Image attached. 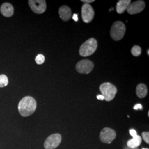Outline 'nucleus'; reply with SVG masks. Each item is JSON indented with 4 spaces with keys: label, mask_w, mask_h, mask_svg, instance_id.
<instances>
[{
    "label": "nucleus",
    "mask_w": 149,
    "mask_h": 149,
    "mask_svg": "<svg viewBox=\"0 0 149 149\" xmlns=\"http://www.w3.org/2000/svg\"><path fill=\"white\" fill-rule=\"evenodd\" d=\"M143 138L144 139L145 143L147 144H149V133L148 132H144L142 133Z\"/></svg>",
    "instance_id": "nucleus-19"
},
{
    "label": "nucleus",
    "mask_w": 149,
    "mask_h": 149,
    "mask_svg": "<svg viewBox=\"0 0 149 149\" xmlns=\"http://www.w3.org/2000/svg\"><path fill=\"white\" fill-rule=\"evenodd\" d=\"M145 7V3L144 1L139 0L131 3L127 8V11L130 15H135L141 12Z\"/></svg>",
    "instance_id": "nucleus-10"
},
{
    "label": "nucleus",
    "mask_w": 149,
    "mask_h": 149,
    "mask_svg": "<svg viewBox=\"0 0 149 149\" xmlns=\"http://www.w3.org/2000/svg\"></svg>",
    "instance_id": "nucleus-26"
},
{
    "label": "nucleus",
    "mask_w": 149,
    "mask_h": 149,
    "mask_svg": "<svg viewBox=\"0 0 149 149\" xmlns=\"http://www.w3.org/2000/svg\"><path fill=\"white\" fill-rule=\"evenodd\" d=\"M149 50H148V52H148V55H149Z\"/></svg>",
    "instance_id": "nucleus-25"
},
{
    "label": "nucleus",
    "mask_w": 149,
    "mask_h": 149,
    "mask_svg": "<svg viewBox=\"0 0 149 149\" xmlns=\"http://www.w3.org/2000/svg\"><path fill=\"white\" fill-rule=\"evenodd\" d=\"M126 31V27L124 23L121 21H116L112 25L110 34L112 39L116 41L122 39Z\"/></svg>",
    "instance_id": "nucleus-4"
},
{
    "label": "nucleus",
    "mask_w": 149,
    "mask_h": 149,
    "mask_svg": "<svg viewBox=\"0 0 149 149\" xmlns=\"http://www.w3.org/2000/svg\"><path fill=\"white\" fill-rule=\"evenodd\" d=\"M142 139L141 138L136 135V136L134 137L133 138L130 140L128 142V146L130 148H136L138 147L139 146L141 143Z\"/></svg>",
    "instance_id": "nucleus-15"
},
{
    "label": "nucleus",
    "mask_w": 149,
    "mask_h": 149,
    "mask_svg": "<svg viewBox=\"0 0 149 149\" xmlns=\"http://www.w3.org/2000/svg\"><path fill=\"white\" fill-rule=\"evenodd\" d=\"M131 53L134 56H139L141 53V49L138 45H135L132 49Z\"/></svg>",
    "instance_id": "nucleus-17"
},
{
    "label": "nucleus",
    "mask_w": 149,
    "mask_h": 149,
    "mask_svg": "<svg viewBox=\"0 0 149 149\" xmlns=\"http://www.w3.org/2000/svg\"><path fill=\"white\" fill-rule=\"evenodd\" d=\"M8 79L5 74H0V87H4L8 85Z\"/></svg>",
    "instance_id": "nucleus-16"
},
{
    "label": "nucleus",
    "mask_w": 149,
    "mask_h": 149,
    "mask_svg": "<svg viewBox=\"0 0 149 149\" xmlns=\"http://www.w3.org/2000/svg\"><path fill=\"white\" fill-rule=\"evenodd\" d=\"M98 43L95 39L92 38L83 43L80 47L79 53L81 56L86 57L92 55L96 52Z\"/></svg>",
    "instance_id": "nucleus-2"
},
{
    "label": "nucleus",
    "mask_w": 149,
    "mask_h": 149,
    "mask_svg": "<svg viewBox=\"0 0 149 149\" xmlns=\"http://www.w3.org/2000/svg\"><path fill=\"white\" fill-rule=\"evenodd\" d=\"M129 133H130V134L133 138L137 135L136 132L134 129H130V130H129Z\"/></svg>",
    "instance_id": "nucleus-20"
},
{
    "label": "nucleus",
    "mask_w": 149,
    "mask_h": 149,
    "mask_svg": "<svg viewBox=\"0 0 149 149\" xmlns=\"http://www.w3.org/2000/svg\"><path fill=\"white\" fill-rule=\"evenodd\" d=\"M97 98L98 100H101V101H103V100H104V97L102 96V95H97Z\"/></svg>",
    "instance_id": "nucleus-23"
},
{
    "label": "nucleus",
    "mask_w": 149,
    "mask_h": 149,
    "mask_svg": "<svg viewBox=\"0 0 149 149\" xmlns=\"http://www.w3.org/2000/svg\"><path fill=\"white\" fill-rule=\"evenodd\" d=\"M28 3L32 11L37 14H42L47 9L46 1L44 0H29Z\"/></svg>",
    "instance_id": "nucleus-8"
},
{
    "label": "nucleus",
    "mask_w": 149,
    "mask_h": 149,
    "mask_svg": "<svg viewBox=\"0 0 149 149\" xmlns=\"http://www.w3.org/2000/svg\"><path fill=\"white\" fill-rule=\"evenodd\" d=\"M100 90L101 92L102 95L107 102L113 100L117 93L116 87L109 82L103 83L100 86Z\"/></svg>",
    "instance_id": "nucleus-3"
},
{
    "label": "nucleus",
    "mask_w": 149,
    "mask_h": 149,
    "mask_svg": "<svg viewBox=\"0 0 149 149\" xmlns=\"http://www.w3.org/2000/svg\"><path fill=\"white\" fill-rule=\"evenodd\" d=\"M94 68V64L89 60H82L76 64V70L83 74H88L90 73Z\"/></svg>",
    "instance_id": "nucleus-7"
},
{
    "label": "nucleus",
    "mask_w": 149,
    "mask_h": 149,
    "mask_svg": "<svg viewBox=\"0 0 149 149\" xmlns=\"http://www.w3.org/2000/svg\"><path fill=\"white\" fill-rule=\"evenodd\" d=\"M36 101L31 96H26L22 98L18 106L19 113L24 117L31 116L36 111Z\"/></svg>",
    "instance_id": "nucleus-1"
},
{
    "label": "nucleus",
    "mask_w": 149,
    "mask_h": 149,
    "mask_svg": "<svg viewBox=\"0 0 149 149\" xmlns=\"http://www.w3.org/2000/svg\"><path fill=\"white\" fill-rule=\"evenodd\" d=\"M0 11L3 16L6 17H10L14 13V8L10 3H5L1 6Z\"/></svg>",
    "instance_id": "nucleus-12"
},
{
    "label": "nucleus",
    "mask_w": 149,
    "mask_h": 149,
    "mask_svg": "<svg viewBox=\"0 0 149 149\" xmlns=\"http://www.w3.org/2000/svg\"><path fill=\"white\" fill-rule=\"evenodd\" d=\"M59 14L63 21H69L71 17V10L68 6H62L59 8Z\"/></svg>",
    "instance_id": "nucleus-11"
},
{
    "label": "nucleus",
    "mask_w": 149,
    "mask_h": 149,
    "mask_svg": "<svg viewBox=\"0 0 149 149\" xmlns=\"http://www.w3.org/2000/svg\"><path fill=\"white\" fill-rule=\"evenodd\" d=\"M35 60L38 65H41L44 63L45 57L42 54H39L36 56Z\"/></svg>",
    "instance_id": "nucleus-18"
},
{
    "label": "nucleus",
    "mask_w": 149,
    "mask_h": 149,
    "mask_svg": "<svg viewBox=\"0 0 149 149\" xmlns=\"http://www.w3.org/2000/svg\"><path fill=\"white\" fill-rule=\"evenodd\" d=\"M81 15L83 21L88 23L93 20L95 16V11L90 4L85 3L82 7Z\"/></svg>",
    "instance_id": "nucleus-9"
},
{
    "label": "nucleus",
    "mask_w": 149,
    "mask_h": 149,
    "mask_svg": "<svg viewBox=\"0 0 149 149\" xmlns=\"http://www.w3.org/2000/svg\"><path fill=\"white\" fill-rule=\"evenodd\" d=\"M136 95L140 98H144L148 94L147 86L144 84H140L136 87Z\"/></svg>",
    "instance_id": "nucleus-14"
},
{
    "label": "nucleus",
    "mask_w": 149,
    "mask_h": 149,
    "mask_svg": "<svg viewBox=\"0 0 149 149\" xmlns=\"http://www.w3.org/2000/svg\"><path fill=\"white\" fill-rule=\"evenodd\" d=\"M81 2H84L86 4H89L90 3H92L95 2V0H82Z\"/></svg>",
    "instance_id": "nucleus-22"
},
{
    "label": "nucleus",
    "mask_w": 149,
    "mask_h": 149,
    "mask_svg": "<svg viewBox=\"0 0 149 149\" xmlns=\"http://www.w3.org/2000/svg\"><path fill=\"white\" fill-rule=\"evenodd\" d=\"M134 109L135 110H138V109H142L143 106L141 104H136L135 106L134 107Z\"/></svg>",
    "instance_id": "nucleus-21"
},
{
    "label": "nucleus",
    "mask_w": 149,
    "mask_h": 149,
    "mask_svg": "<svg viewBox=\"0 0 149 149\" xmlns=\"http://www.w3.org/2000/svg\"><path fill=\"white\" fill-rule=\"evenodd\" d=\"M116 138V133L111 128H104L103 129L100 134L101 141L105 144H111Z\"/></svg>",
    "instance_id": "nucleus-6"
},
{
    "label": "nucleus",
    "mask_w": 149,
    "mask_h": 149,
    "mask_svg": "<svg viewBox=\"0 0 149 149\" xmlns=\"http://www.w3.org/2000/svg\"><path fill=\"white\" fill-rule=\"evenodd\" d=\"M72 18H73V19L74 20V21H78V16L76 14L74 15V16L72 17Z\"/></svg>",
    "instance_id": "nucleus-24"
},
{
    "label": "nucleus",
    "mask_w": 149,
    "mask_h": 149,
    "mask_svg": "<svg viewBox=\"0 0 149 149\" xmlns=\"http://www.w3.org/2000/svg\"><path fill=\"white\" fill-rule=\"evenodd\" d=\"M61 135L59 134H54L45 140L44 144L45 149H55L59 146L61 142Z\"/></svg>",
    "instance_id": "nucleus-5"
},
{
    "label": "nucleus",
    "mask_w": 149,
    "mask_h": 149,
    "mask_svg": "<svg viewBox=\"0 0 149 149\" xmlns=\"http://www.w3.org/2000/svg\"><path fill=\"white\" fill-rule=\"evenodd\" d=\"M131 3L130 0H120L116 5V11L118 13L122 14L127 10V8Z\"/></svg>",
    "instance_id": "nucleus-13"
}]
</instances>
